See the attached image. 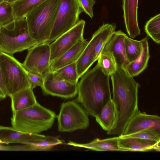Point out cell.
<instances>
[{
  "instance_id": "6da1fadb",
  "label": "cell",
  "mask_w": 160,
  "mask_h": 160,
  "mask_svg": "<svg viewBox=\"0 0 160 160\" xmlns=\"http://www.w3.org/2000/svg\"><path fill=\"white\" fill-rule=\"evenodd\" d=\"M113 97L116 112V120L112 128L107 132L109 135L121 136L128 122L139 111V83L123 68L117 67L110 76Z\"/></svg>"
},
{
  "instance_id": "7a4b0ae2",
  "label": "cell",
  "mask_w": 160,
  "mask_h": 160,
  "mask_svg": "<svg viewBox=\"0 0 160 160\" xmlns=\"http://www.w3.org/2000/svg\"><path fill=\"white\" fill-rule=\"evenodd\" d=\"M110 76L97 63L82 76L78 83L77 101L88 114L95 117L112 99Z\"/></svg>"
},
{
  "instance_id": "3957f363",
  "label": "cell",
  "mask_w": 160,
  "mask_h": 160,
  "mask_svg": "<svg viewBox=\"0 0 160 160\" xmlns=\"http://www.w3.org/2000/svg\"><path fill=\"white\" fill-rule=\"evenodd\" d=\"M60 0H46L26 17L30 35L37 44L45 43L52 32Z\"/></svg>"
},
{
  "instance_id": "277c9868",
  "label": "cell",
  "mask_w": 160,
  "mask_h": 160,
  "mask_svg": "<svg viewBox=\"0 0 160 160\" xmlns=\"http://www.w3.org/2000/svg\"><path fill=\"white\" fill-rule=\"evenodd\" d=\"M56 117L52 111L38 102L22 110L12 113V127L21 132L39 133L51 128Z\"/></svg>"
},
{
  "instance_id": "5b68a950",
  "label": "cell",
  "mask_w": 160,
  "mask_h": 160,
  "mask_svg": "<svg viewBox=\"0 0 160 160\" xmlns=\"http://www.w3.org/2000/svg\"><path fill=\"white\" fill-rule=\"evenodd\" d=\"M38 44L31 37L26 17L15 20L0 29V50L13 55Z\"/></svg>"
},
{
  "instance_id": "8992f818",
  "label": "cell",
  "mask_w": 160,
  "mask_h": 160,
  "mask_svg": "<svg viewBox=\"0 0 160 160\" xmlns=\"http://www.w3.org/2000/svg\"><path fill=\"white\" fill-rule=\"evenodd\" d=\"M0 63L2 78L8 96L30 87L27 71L13 55L1 52Z\"/></svg>"
},
{
  "instance_id": "52a82bcc",
  "label": "cell",
  "mask_w": 160,
  "mask_h": 160,
  "mask_svg": "<svg viewBox=\"0 0 160 160\" xmlns=\"http://www.w3.org/2000/svg\"><path fill=\"white\" fill-rule=\"evenodd\" d=\"M18 142L30 146L32 151H46L61 143V140L51 136L26 133L12 127L0 126V143Z\"/></svg>"
},
{
  "instance_id": "ba28073f",
  "label": "cell",
  "mask_w": 160,
  "mask_h": 160,
  "mask_svg": "<svg viewBox=\"0 0 160 160\" xmlns=\"http://www.w3.org/2000/svg\"><path fill=\"white\" fill-rule=\"evenodd\" d=\"M88 114L74 101L62 103L57 116L58 129L60 132H71L85 129L89 126Z\"/></svg>"
},
{
  "instance_id": "9c48e42d",
  "label": "cell",
  "mask_w": 160,
  "mask_h": 160,
  "mask_svg": "<svg viewBox=\"0 0 160 160\" xmlns=\"http://www.w3.org/2000/svg\"><path fill=\"white\" fill-rule=\"evenodd\" d=\"M82 12L77 0H60L52 32L46 43H51L74 26Z\"/></svg>"
},
{
  "instance_id": "30bf717a",
  "label": "cell",
  "mask_w": 160,
  "mask_h": 160,
  "mask_svg": "<svg viewBox=\"0 0 160 160\" xmlns=\"http://www.w3.org/2000/svg\"><path fill=\"white\" fill-rule=\"evenodd\" d=\"M22 63L28 71L43 77L50 72V49L49 44H37L28 50Z\"/></svg>"
},
{
  "instance_id": "8fae6325",
  "label": "cell",
  "mask_w": 160,
  "mask_h": 160,
  "mask_svg": "<svg viewBox=\"0 0 160 160\" xmlns=\"http://www.w3.org/2000/svg\"><path fill=\"white\" fill-rule=\"evenodd\" d=\"M85 24L84 20H79L72 28L49 44L50 64L84 38Z\"/></svg>"
},
{
  "instance_id": "7c38bea8",
  "label": "cell",
  "mask_w": 160,
  "mask_h": 160,
  "mask_svg": "<svg viewBox=\"0 0 160 160\" xmlns=\"http://www.w3.org/2000/svg\"><path fill=\"white\" fill-rule=\"evenodd\" d=\"M41 88L45 95L63 98H72L78 94V84L64 79L55 72H50L45 76Z\"/></svg>"
},
{
  "instance_id": "4fadbf2b",
  "label": "cell",
  "mask_w": 160,
  "mask_h": 160,
  "mask_svg": "<svg viewBox=\"0 0 160 160\" xmlns=\"http://www.w3.org/2000/svg\"><path fill=\"white\" fill-rule=\"evenodd\" d=\"M115 24L104 23L93 34L84 50L95 62L97 60L107 42L115 31Z\"/></svg>"
},
{
  "instance_id": "5bb4252c",
  "label": "cell",
  "mask_w": 160,
  "mask_h": 160,
  "mask_svg": "<svg viewBox=\"0 0 160 160\" xmlns=\"http://www.w3.org/2000/svg\"><path fill=\"white\" fill-rule=\"evenodd\" d=\"M146 129L160 131V117L146 114L139 110L130 120L121 136H127Z\"/></svg>"
},
{
  "instance_id": "9a60e30c",
  "label": "cell",
  "mask_w": 160,
  "mask_h": 160,
  "mask_svg": "<svg viewBox=\"0 0 160 160\" xmlns=\"http://www.w3.org/2000/svg\"><path fill=\"white\" fill-rule=\"evenodd\" d=\"M126 36L121 30L115 31L105 44L102 52H111L117 67L125 69L129 63L126 57L124 47V39Z\"/></svg>"
},
{
  "instance_id": "2e32d148",
  "label": "cell",
  "mask_w": 160,
  "mask_h": 160,
  "mask_svg": "<svg viewBox=\"0 0 160 160\" xmlns=\"http://www.w3.org/2000/svg\"><path fill=\"white\" fill-rule=\"evenodd\" d=\"M138 0H122L124 22L129 36L134 38L140 34L138 20Z\"/></svg>"
},
{
  "instance_id": "e0dca14e",
  "label": "cell",
  "mask_w": 160,
  "mask_h": 160,
  "mask_svg": "<svg viewBox=\"0 0 160 160\" xmlns=\"http://www.w3.org/2000/svg\"><path fill=\"white\" fill-rule=\"evenodd\" d=\"M88 42L84 38L50 64V72H54L67 65L76 62Z\"/></svg>"
},
{
  "instance_id": "ac0fdd59",
  "label": "cell",
  "mask_w": 160,
  "mask_h": 160,
  "mask_svg": "<svg viewBox=\"0 0 160 160\" xmlns=\"http://www.w3.org/2000/svg\"><path fill=\"white\" fill-rule=\"evenodd\" d=\"M160 142L139 138L118 136V145L124 151H148L154 150Z\"/></svg>"
},
{
  "instance_id": "d6986e66",
  "label": "cell",
  "mask_w": 160,
  "mask_h": 160,
  "mask_svg": "<svg viewBox=\"0 0 160 160\" xmlns=\"http://www.w3.org/2000/svg\"><path fill=\"white\" fill-rule=\"evenodd\" d=\"M118 136L103 139L96 138L92 141L86 143H78L69 141L66 144L95 151H124L118 146Z\"/></svg>"
},
{
  "instance_id": "ffe728a7",
  "label": "cell",
  "mask_w": 160,
  "mask_h": 160,
  "mask_svg": "<svg viewBox=\"0 0 160 160\" xmlns=\"http://www.w3.org/2000/svg\"><path fill=\"white\" fill-rule=\"evenodd\" d=\"M12 113L31 107L37 102L33 89L29 87L9 96Z\"/></svg>"
},
{
  "instance_id": "44dd1931",
  "label": "cell",
  "mask_w": 160,
  "mask_h": 160,
  "mask_svg": "<svg viewBox=\"0 0 160 160\" xmlns=\"http://www.w3.org/2000/svg\"><path fill=\"white\" fill-rule=\"evenodd\" d=\"M148 39V36H147L141 40L142 49L140 56L135 61L129 62L126 67V71L132 77L138 75L148 66L150 57Z\"/></svg>"
},
{
  "instance_id": "7402d4cb",
  "label": "cell",
  "mask_w": 160,
  "mask_h": 160,
  "mask_svg": "<svg viewBox=\"0 0 160 160\" xmlns=\"http://www.w3.org/2000/svg\"><path fill=\"white\" fill-rule=\"evenodd\" d=\"M95 118L104 130L107 132L112 128L116 120V112L112 99L103 107Z\"/></svg>"
},
{
  "instance_id": "603a6c76",
  "label": "cell",
  "mask_w": 160,
  "mask_h": 160,
  "mask_svg": "<svg viewBox=\"0 0 160 160\" xmlns=\"http://www.w3.org/2000/svg\"><path fill=\"white\" fill-rule=\"evenodd\" d=\"M46 0H18L12 4L15 19L26 17L33 9Z\"/></svg>"
},
{
  "instance_id": "cb8c5ba5",
  "label": "cell",
  "mask_w": 160,
  "mask_h": 160,
  "mask_svg": "<svg viewBox=\"0 0 160 160\" xmlns=\"http://www.w3.org/2000/svg\"><path fill=\"white\" fill-rule=\"evenodd\" d=\"M124 47L126 57L129 63L137 59L142 51L141 40L133 39L127 35L124 39Z\"/></svg>"
},
{
  "instance_id": "d4e9b609",
  "label": "cell",
  "mask_w": 160,
  "mask_h": 160,
  "mask_svg": "<svg viewBox=\"0 0 160 160\" xmlns=\"http://www.w3.org/2000/svg\"><path fill=\"white\" fill-rule=\"evenodd\" d=\"M98 60L97 63L103 72L110 76L117 69V66L115 59L110 52H102Z\"/></svg>"
},
{
  "instance_id": "484cf974",
  "label": "cell",
  "mask_w": 160,
  "mask_h": 160,
  "mask_svg": "<svg viewBox=\"0 0 160 160\" xmlns=\"http://www.w3.org/2000/svg\"><path fill=\"white\" fill-rule=\"evenodd\" d=\"M145 31L156 43H160V14L151 18L146 23Z\"/></svg>"
},
{
  "instance_id": "4316f807",
  "label": "cell",
  "mask_w": 160,
  "mask_h": 160,
  "mask_svg": "<svg viewBox=\"0 0 160 160\" xmlns=\"http://www.w3.org/2000/svg\"><path fill=\"white\" fill-rule=\"evenodd\" d=\"M54 72L69 82L78 83L79 78L76 62L65 66Z\"/></svg>"
},
{
  "instance_id": "83f0119b",
  "label": "cell",
  "mask_w": 160,
  "mask_h": 160,
  "mask_svg": "<svg viewBox=\"0 0 160 160\" xmlns=\"http://www.w3.org/2000/svg\"><path fill=\"white\" fill-rule=\"evenodd\" d=\"M15 20L12 4L6 1L0 3V27H5Z\"/></svg>"
},
{
  "instance_id": "f1b7e54d",
  "label": "cell",
  "mask_w": 160,
  "mask_h": 160,
  "mask_svg": "<svg viewBox=\"0 0 160 160\" xmlns=\"http://www.w3.org/2000/svg\"><path fill=\"white\" fill-rule=\"evenodd\" d=\"M123 137H129L160 142V131L154 129H146Z\"/></svg>"
},
{
  "instance_id": "f546056e",
  "label": "cell",
  "mask_w": 160,
  "mask_h": 160,
  "mask_svg": "<svg viewBox=\"0 0 160 160\" xmlns=\"http://www.w3.org/2000/svg\"><path fill=\"white\" fill-rule=\"evenodd\" d=\"M28 81L30 87L32 89L38 86L41 87L43 83L44 77L27 71Z\"/></svg>"
},
{
  "instance_id": "4dcf8cb0",
  "label": "cell",
  "mask_w": 160,
  "mask_h": 160,
  "mask_svg": "<svg viewBox=\"0 0 160 160\" xmlns=\"http://www.w3.org/2000/svg\"><path fill=\"white\" fill-rule=\"evenodd\" d=\"M83 12L91 18L93 17V7L95 3V0H77Z\"/></svg>"
},
{
  "instance_id": "1f68e13d",
  "label": "cell",
  "mask_w": 160,
  "mask_h": 160,
  "mask_svg": "<svg viewBox=\"0 0 160 160\" xmlns=\"http://www.w3.org/2000/svg\"><path fill=\"white\" fill-rule=\"evenodd\" d=\"M1 52L0 50V55ZM7 96V91L2 78L0 63V100L5 98Z\"/></svg>"
},
{
  "instance_id": "d6a6232c",
  "label": "cell",
  "mask_w": 160,
  "mask_h": 160,
  "mask_svg": "<svg viewBox=\"0 0 160 160\" xmlns=\"http://www.w3.org/2000/svg\"><path fill=\"white\" fill-rule=\"evenodd\" d=\"M18 0H3V1H6V2H9L12 4L13 3Z\"/></svg>"
},
{
  "instance_id": "836d02e7",
  "label": "cell",
  "mask_w": 160,
  "mask_h": 160,
  "mask_svg": "<svg viewBox=\"0 0 160 160\" xmlns=\"http://www.w3.org/2000/svg\"><path fill=\"white\" fill-rule=\"evenodd\" d=\"M3 1V0H0V3Z\"/></svg>"
},
{
  "instance_id": "e575fe53",
  "label": "cell",
  "mask_w": 160,
  "mask_h": 160,
  "mask_svg": "<svg viewBox=\"0 0 160 160\" xmlns=\"http://www.w3.org/2000/svg\"><path fill=\"white\" fill-rule=\"evenodd\" d=\"M1 27H0V29Z\"/></svg>"
},
{
  "instance_id": "d590c367",
  "label": "cell",
  "mask_w": 160,
  "mask_h": 160,
  "mask_svg": "<svg viewBox=\"0 0 160 160\" xmlns=\"http://www.w3.org/2000/svg\"></svg>"
}]
</instances>
